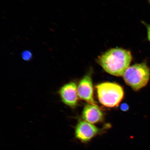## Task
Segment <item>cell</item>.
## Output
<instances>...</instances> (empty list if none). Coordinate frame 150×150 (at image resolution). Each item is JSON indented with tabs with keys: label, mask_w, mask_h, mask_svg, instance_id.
I'll return each instance as SVG.
<instances>
[{
	"label": "cell",
	"mask_w": 150,
	"mask_h": 150,
	"mask_svg": "<svg viewBox=\"0 0 150 150\" xmlns=\"http://www.w3.org/2000/svg\"><path fill=\"white\" fill-rule=\"evenodd\" d=\"M82 117L84 121L91 124L97 123L103 120V114L96 104L86 105L82 112Z\"/></svg>",
	"instance_id": "obj_7"
},
{
	"label": "cell",
	"mask_w": 150,
	"mask_h": 150,
	"mask_svg": "<svg viewBox=\"0 0 150 150\" xmlns=\"http://www.w3.org/2000/svg\"><path fill=\"white\" fill-rule=\"evenodd\" d=\"M21 56L24 60L28 61L30 60L32 58L33 55L30 50H25L22 52Z\"/></svg>",
	"instance_id": "obj_8"
},
{
	"label": "cell",
	"mask_w": 150,
	"mask_h": 150,
	"mask_svg": "<svg viewBox=\"0 0 150 150\" xmlns=\"http://www.w3.org/2000/svg\"><path fill=\"white\" fill-rule=\"evenodd\" d=\"M149 1L150 2V0H149Z\"/></svg>",
	"instance_id": "obj_11"
},
{
	"label": "cell",
	"mask_w": 150,
	"mask_h": 150,
	"mask_svg": "<svg viewBox=\"0 0 150 150\" xmlns=\"http://www.w3.org/2000/svg\"><path fill=\"white\" fill-rule=\"evenodd\" d=\"M147 30L148 38L150 42V25L148 26Z\"/></svg>",
	"instance_id": "obj_10"
},
{
	"label": "cell",
	"mask_w": 150,
	"mask_h": 150,
	"mask_svg": "<svg viewBox=\"0 0 150 150\" xmlns=\"http://www.w3.org/2000/svg\"><path fill=\"white\" fill-rule=\"evenodd\" d=\"M120 109L123 111H127L129 110V106L126 103H123L121 105Z\"/></svg>",
	"instance_id": "obj_9"
},
{
	"label": "cell",
	"mask_w": 150,
	"mask_h": 150,
	"mask_svg": "<svg viewBox=\"0 0 150 150\" xmlns=\"http://www.w3.org/2000/svg\"><path fill=\"white\" fill-rule=\"evenodd\" d=\"M132 59L130 51L121 48L111 49L99 56L98 62L107 72L120 76L129 67Z\"/></svg>",
	"instance_id": "obj_1"
},
{
	"label": "cell",
	"mask_w": 150,
	"mask_h": 150,
	"mask_svg": "<svg viewBox=\"0 0 150 150\" xmlns=\"http://www.w3.org/2000/svg\"><path fill=\"white\" fill-rule=\"evenodd\" d=\"M75 137L83 143L91 142L95 137L103 134V129L85 121H80L76 125L75 130Z\"/></svg>",
	"instance_id": "obj_4"
},
{
	"label": "cell",
	"mask_w": 150,
	"mask_h": 150,
	"mask_svg": "<svg viewBox=\"0 0 150 150\" xmlns=\"http://www.w3.org/2000/svg\"><path fill=\"white\" fill-rule=\"evenodd\" d=\"M62 101L67 105L74 107L77 104L78 93L76 84L70 82L65 84L59 91Z\"/></svg>",
	"instance_id": "obj_6"
},
{
	"label": "cell",
	"mask_w": 150,
	"mask_h": 150,
	"mask_svg": "<svg viewBox=\"0 0 150 150\" xmlns=\"http://www.w3.org/2000/svg\"><path fill=\"white\" fill-rule=\"evenodd\" d=\"M123 76L127 85L134 91H138L145 87L149 82L150 69L145 63L136 64L129 67Z\"/></svg>",
	"instance_id": "obj_2"
},
{
	"label": "cell",
	"mask_w": 150,
	"mask_h": 150,
	"mask_svg": "<svg viewBox=\"0 0 150 150\" xmlns=\"http://www.w3.org/2000/svg\"><path fill=\"white\" fill-rule=\"evenodd\" d=\"M78 97L89 104H96L93 99V88L91 74L86 75L80 81L77 88Z\"/></svg>",
	"instance_id": "obj_5"
},
{
	"label": "cell",
	"mask_w": 150,
	"mask_h": 150,
	"mask_svg": "<svg viewBox=\"0 0 150 150\" xmlns=\"http://www.w3.org/2000/svg\"><path fill=\"white\" fill-rule=\"evenodd\" d=\"M96 88L99 102L108 107L117 106L124 95L123 88L116 83L104 82L98 84Z\"/></svg>",
	"instance_id": "obj_3"
}]
</instances>
